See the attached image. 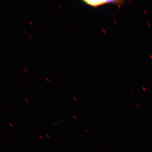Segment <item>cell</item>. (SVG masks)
<instances>
[{"mask_svg": "<svg viewBox=\"0 0 152 152\" xmlns=\"http://www.w3.org/2000/svg\"><path fill=\"white\" fill-rule=\"evenodd\" d=\"M83 1L88 5L94 7L107 4H119V2H122L121 1Z\"/></svg>", "mask_w": 152, "mask_h": 152, "instance_id": "cell-1", "label": "cell"}]
</instances>
